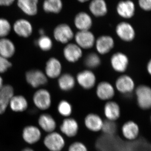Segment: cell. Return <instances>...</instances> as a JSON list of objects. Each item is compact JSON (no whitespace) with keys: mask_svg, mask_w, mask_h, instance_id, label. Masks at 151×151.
<instances>
[{"mask_svg":"<svg viewBox=\"0 0 151 151\" xmlns=\"http://www.w3.org/2000/svg\"><path fill=\"white\" fill-rule=\"evenodd\" d=\"M76 44L82 49L92 48L95 45V36L90 30L78 31L74 35Z\"/></svg>","mask_w":151,"mask_h":151,"instance_id":"obj_5","label":"cell"},{"mask_svg":"<svg viewBox=\"0 0 151 151\" xmlns=\"http://www.w3.org/2000/svg\"><path fill=\"white\" fill-rule=\"evenodd\" d=\"M9 106L14 112H22L27 110L28 103L24 96L14 95L11 99Z\"/></svg>","mask_w":151,"mask_h":151,"instance_id":"obj_27","label":"cell"},{"mask_svg":"<svg viewBox=\"0 0 151 151\" xmlns=\"http://www.w3.org/2000/svg\"><path fill=\"white\" fill-rule=\"evenodd\" d=\"M38 124L45 132L50 133L55 132L56 128V123L54 118L47 113H44L40 116Z\"/></svg>","mask_w":151,"mask_h":151,"instance_id":"obj_26","label":"cell"},{"mask_svg":"<svg viewBox=\"0 0 151 151\" xmlns=\"http://www.w3.org/2000/svg\"><path fill=\"white\" fill-rule=\"evenodd\" d=\"M77 1H78L79 2L81 3H84L88 1H89V0H77Z\"/></svg>","mask_w":151,"mask_h":151,"instance_id":"obj_44","label":"cell"},{"mask_svg":"<svg viewBox=\"0 0 151 151\" xmlns=\"http://www.w3.org/2000/svg\"><path fill=\"white\" fill-rule=\"evenodd\" d=\"M33 102L36 107L40 110H47L51 105V94L46 89H38L33 96Z\"/></svg>","mask_w":151,"mask_h":151,"instance_id":"obj_4","label":"cell"},{"mask_svg":"<svg viewBox=\"0 0 151 151\" xmlns=\"http://www.w3.org/2000/svg\"><path fill=\"white\" fill-rule=\"evenodd\" d=\"M42 7L47 13L58 14L62 11L63 3L62 0H45Z\"/></svg>","mask_w":151,"mask_h":151,"instance_id":"obj_30","label":"cell"},{"mask_svg":"<svg viewBox=\"0 0 151 151\" xmlns=\"http://www.w3.org/2000/svg\"></svg>","mask_w":151,"mask_h":151,"instance_id":"obj_45","label":"cell"},{"mask_svg":"<svg viewBox=\"0 0 151 151\" xmlns=\"http://www.w3.org/2000/svg\"><path fill=\"white\" fill-rule=\"evenodd\" d=\"M76 80L79 86L86 90L92 89L96 83V76L90 70H85L80 71L76 76Z\"/></svg>","mask_w":151,"mask_h":151,"instance_id":"obj_9","label":"cell"},{"mask_svg":"<svg viewBox=\"0 0 151 151\" xmlns=\"http://www.w3.org/2000/svg\"><path fill=\"white\" fill-rule=\"evenodd\" d=\"M64 58L68 62L74 63L77 62L83 55L82 49L76 43H68L63 50Z\"/></svg>","mask_w":151,"mask_h":151,"instance_id":"obj_13","label":"cell"},{"mask_svg":"<svg viewBox=\"0 0 151 151\" xmlns=\"http://www.w3.org/2000/svg\"><path fill=\"white\" fill-rule=\"evenodd\" d=\"M106 134L112 135L114 134L117 131V125L115 122L107 120L103 122L102 130Z\"/></svg>","mask_w":151,"mask_h":151,"instance_id":"obj_35","label":"cell"},{"mask_svg":"<svg viewBox=\"0 0 151 151\" xmlns=\"http://www.w3.org/2000/svg\"><path fill=\"white\" fill-rule=\"evenodd\" d=\"M63 134L69 138L75 137L78 134L79 126L77 121L73 118H65L60 127Z\"/></svg>","mask_w":151,"mask_h":151,"instance_id":"obj_16","label":"cell"},{"mask_svg":"<svg viewBox=\"0 0 151 151\" xmlns=\"http://www.w3.org/2000/svg\"><path fill=\"white\" fill-rule=\"evenodd\" d=\"M36 44L37 46L43 51H49L53 46L51 39L46 35L40 36L37 40Z\"/></svg>","mask_w":151,"mask_h":151,"instance_id":"obj_33","label":"cell"},{"mask_svg":"<svg viewBox=\"0 0 151 151\" xmlns=\"http://www.w3.org/2000/svg\"><path fill=\"white\" fill-rule=\"evenodd\" d=\"M104 113L107 120L116 122L121 116V109L116 102L110 100L105 103Z\"/></svg>","mask_w":151,"mask_h":151,"instance_id":"obj_23","label":"cell"},{"mask_svg":"<svg viewBox=\"0 0 151 151\" xmlns=\"http://www.w3.org/2000/svg\"><path fill=\"white\" fill-rule=\"evenodd\" d=\"M147 70L148 73L151 76V59L149 60L147 63Z\"/></svg>","mask_w":151,"mask_h":151,"instance_id":"obj_40","label":"cell"},{"mask_svg":"<svg viewBox=\"0 0 151 151\" xmlns=\"http://www.w3.org/2000/svg\"><path fill=\"white\" fill-rule=\"evenodd\" d=\"M39 33L40 35L41 36L45 35V30L43 29H41L39 30Z\"/></svg>","mask_w":151,"mask_h":151,"instance_id":"obj_42","label":"cell"},{"mask_svg":"<svg viewBox=\"0 0 151 151\" xmlns=\"http://www.w3.org/2000/svg\"><path fill=\"white\" fill-rule=\"evenodd\" d=\"M101 63L100 57L95 52H91L87 55L84 60V65L90 69H93L99 67Z\"/></svg>","mask_w":151,"mask_h":151,"instance_id":"obj_31","label":"cell"},{"mask_svg":"<svg viewBox=\"0 0 151 151\" xmlns=\"http://www.w3.org/2000/svg\"><path fill=\"white\" fill-rule=\"evenodd\" d=\"M68 151H88L85 145L80 142H73L69 146Z\"/></svg>","mask_w":151,"mask_h":151,"instance_id":"obj_37","label":"cell"},{"mask_svg":"<svg viewBox=\"0 0 151 151\" xmlns=\"http://www.w3.org/2000/svg\"><path fill=\"white\" fill-rule=\"evenodd\" d=\"M14 0H0V6H9L14 2Z\"/></svg>","mask_w":151,"mask_h":151,"instance_id":"obj_39","label":"cell"},{"mask_svg":"<svg viewBox=\"0 0 151 151\" xmlns=\"http://www.w3.org/2000/svg\"><path fill=\"white\" fill-rule=\"evenodd\" d=\"M89 12L96 17L105 16L108 12V7L105 0H91L89 5Z\"/></svg>","mask_w":151,"mask_h":151,"instance_id":"obj_22","label":"cell"},{"mask_svg":"<svg viewBox=\"0 0 151 151\" xmlns=\"http://www.w3.org/2000/svg\"><path fill=\"white\" fill-rule=\"evenodd\" d=\"M12 63L0 55V73H4L12 67Z\"/></svg>","mask_w":151,"mask_h":151,"instance_id":"obj_36","label":"cell"},{"mask_svg":"<svg viewBox=\"0 0 151 151\" xmlns=\"http://www.w3.org/2000/svg\"><path fill=\"white\" fill-rule=\"evenodd\" d=\"M16 51L14 44L6 37L0 38V55L9 59L11 58Z\"/></svg>","mask_w":151,"mask_h":151,"instance_id":"obj_25","label":"cell"},{"mask_svg":"<svg viewBox=\"0 0 151 151\" xmlns=\"http://www.w3.org/2000/svg\"><path fill=\"white\" fill-rule=\"evenodd\" d=\"M12 30L9 22L4 18H0V38L6 37Z\"/></svg>","mask_w":151,"mask_h":151,"instance_id":"obj_34","label":"cell"},{"mask_svg":"<svg viewBox=\"0 0 151 151\" xmlns=\"http://www.w3.org/2000/svg\"><path fill=\"white\" fill-rule=\"evenodd\" d=\"M25 78L28 84L34 88L45 85L48 81L45 73L39 69H32L27 71Z\"/></svg>","mask_w":151,"mask_h":151,"instance_id":"obj_6","label":"cell"},{"mask_svg":"<svg viewBox=\"0 0 151 151\" xmlns=\"http://www.w3.org/2000/svg\"><path fill=\"white\" fill-rule=\"evenodd\" d=\"M13 29L16 34L20 37L28 38L32 35V25L29 21L24 19H20L14 23Z\"/></svg>","mask_w":151,"mask_h":151,"instance_id":"obj_18","label":"cell"},{"mask_svg":"<svg viewBox=\"0 0 151 151\" xmlns=\"http://www.w3.org/2000/svg\"><path fill=\"white\" fill-rule=\"evenodd\" d=\"M116 32L119 38L126 42H131L134 40L136 32L129 23L122 22L116 26Z\"/></svg>","mask_w":151,"mask_h":151,"instance_id":"obj_7","label":"cell"},{"mask_svg":"<svg viewBox=\"0 0 151 151\" xmlns=\"http://www.w3.org/2000/svg\"><path fill=\"white\" fill-rule=\"evenodd\" d=\"M38 0H18V6L25 14L34 16L37 12Z\"/></svg>","mask_w":151,"mask_h":151,"instance_id":"obj_29","label":"cell"},{"mask_svg":"<svg viewBox=\"0 0 151 151\" xmlns=\"http://www.w3.org/2000/svg\"><path fill=\"white\" fill-rule=\"evenodd\" d=\"M103 122L102 118L99 115L90 113L86 115L84 120V125L86 128L91 132H97L101 131Z\"/></svg>","mask_w":151,"mask_h":151,"instance_id":"obj_20","label":"cell"},{"mask_svg":"<svg viewBox=\"0 0 151 151\" xmlns=\"http://www.w3.org/2000/svg\"><path fill=\"white\" fill-rule=\"evenodd\" d=\"M53 35L55 39L57 41L67 44L74 38L75 34L69 25L62 23L58 24L55 27L53 30Z\"/></svg>","mask_w":151,"mask_h":151,"instance_id":"obj_3","label":"cell"},{"mask_svg":"<svg viewBox=\"0 0 151 151\" xmlns=\"http://www.w3.org/2000/svg\"><path fill=\"white\" fill-rule=\"evenodd\" d=\"M40 129L34 126H28L23 130L22 138L26 142L32 145L37 142L41 137Z\"/></svg>","mask_w":151,"mask_h":151,"instance_id":"obj_21","label":"cell"},{"mask_svg":"<svg viewBox=\"0 0 151 151\" xmlns=\"http://www.w3.org/2000/svg\"><path fill=\"white\" fill-rule=\"evenodd\" d=\"M44 144L50 151H61L65 146L64 138L58 132L48 133L44 138Z\"/></svg>","mask_w":151,"mask_h":151,"instance_id":"obj_2","label":"cell"},{"mask_svg":"<svg viewBox=\"0 0 151 151\" xmlns=\"http://www.w3.org/2000/svg\"><path fill=\"white\" fill-rule=\"evenodd\" d=\"M122 134L125 139L129 140H134L139 136V129L137 124L133 121H128L122 127Z\"/></svg>","mask_w":151,"mask_h":151,"instance_id":"obj_24","label":"cell"},{"mask_svg":"<svg viewBox=\"0 0 151 151\" xmlns=\"http://www.w3.org/2000/svg\"><path fill=\"white\" fill-rule=\"evenodd\" d=\"M129 58L127 55L121 52L114 53L111 56V64L116 72L123 73L126 72L129 65Z\"/></svg>","mask_w":151,"mask_h":151,"instance_id":"obj_10","label":"cell"},{"mask_svg":"<svg viewBox=\"0 0 151 151\" xmlns=\"http://www.w3.org/2000/svg\"><path fill=\"white\" fill-rule=\"evenodd\" d=\"M22 151H35L32 150V149L29 148H26L24 149Z\"/></svg>","mask_w":151,"mask_h":151,"instance_id":"obj_43","label":"cell"},{"mask_svg":"<svg viewBox=\"0 0 151 151\" xmlns=\"http://www.w3.org/2000/svg\"><path fill=\"white\" fill-rule=\"evenodd\" d=\"M94 46L98 53L104 55L113 49L115 46V41L111 36L102 35L96 40Z\"/></svg>","mask_w":151,"mask_h":151,"instance_id":"obj_11","label":"cell"},{"mask_svg":"<svg viewBox=\"0 0 151 151\" xmlns=\"http://www.w3.org/2000/svg\"><path fill=\"white\" fill-rule=\"evenodd\" d=\"M4 86V81H3L2 77L0 76V89H1Z\"/></svg>","mask_w":151,"mask_h":151,"instance_id":"obj_41","label":"cell"},{"mask_svg":"<svg viewBox=\"0 0 151 151\" xmlns=\"http://www.w3.org/2000/svg\"><path fill=\"white\" fill-rule=\"evenodd\" d=\"M76 78L70 73L61 74L58 78V84L60 89L63 91L72 90L75 86Z\"/></svg>","mask_w":151,"mask_h":151,"instance_id":"obj_28","label":"cell"},{"mask_svg":"<svg viewBox=\"0 0 151 151\" xmlns=\"http://www.w3.org/2000/svg\"><path fill=\"white\" fill-rule=\"evenodd\" d=\"M73 22L78 31L90 30L93 24L92 17L89 14L84 12H81L76 14Z\"/></svg>","mask_w":151,"mask_h":151,"instance_id":"obj_17","label":"cell"},{"mask_svg":"<svg viewBox=\"0 0 151 151\" xmlns=\"http://www.w3.org/2000/svg\"><path fill=\"white\" fill-rule=\"evenodd\" d=\"M14 95V89L10 85H4L0 89V115L5 112Z\"/></svg>","mask_w":151,"mask_h":151,"instance_id":"obj_19","label":"cell"},{"mask_svg":"<svg viewBox=\"0 0 151 151\" xmlns=\"http://www.w3.org/2000/svg\"><path fill=\"white\" fill-rule=\"evenodd\" d=\"M141 8L146 11H151V0H138Z\"/></svg>","mask_w":151,"mask_h":151,"instance_id":"obj_38","label":"cell"},{"mask_svg":"<svg viewBox=\"0 0 151 151\" xmlns=\"http://www.w3.org/2000/svg\"><path fill=\"white\" fill-rule=\"evenodd\" d=\"M116 10L117 14L121 17L131 19L134 15L135 6L131 0L121 1L117 4Z\"/></svg>","mask_w":151,"mask_h":151,"instance_id":"obj_15","label":"cell"},{"mask_svg":"<svg viewBox=\"0 0 151 151\" xmlns=\"http://www.w3.org/2000/svg\"><path fill=\"white\" fill-rule=\"evenodd\" d=\"M135 91L139 107L143 110L151 109V87L141 84L135 88Z\"/></svg>","mask_w":151,"mask_h":151,"instance_id":"obj_1","label":"cell"},{"mask_svg":"<svg viewBox=\"0 0 151 151\" xmlns=\"http://www.w3.org/2000/svg\"><path fill=\"white\" fill-rule=\"evenodd\" d=\"M115 87L121 94H129L135 90V82L130 76L123 74L116 79Z\"/></svg>","mask_w":151,"mask_h":151,"instance_id":"obj_8","label":"cell"},{"mask_svg":"<svg viewBox=\"0 0 151 151\" xmlns=\"http://www.w3.org/2000/svg\"><path fill=\"white\" fill-rule=\"evenodd\" d=\"M97 97L103 101H110L115 95V89L111 83L106 81H101L96 87Z\"/></svg>","mask_w":151,"mask_h":151,"instance_id":"obj_12","label":"cell"},{"mask_svg":"<svg viewBox=\"0 0 151 151\" xmlns=\"http://www.w3.org/2000/svg\"><path fill=\"white\" fill-rule=\"evenodd\" d=\"M62 69V64L59 60L52 57L47 61L44 73L47 78L54 79L61 75Z\"/></svg>","mask_w":151,"mask_h":151,"instance_id":"obj_14","label":"cell"},{"mask_svg":"<svg viewBox=\"0 0 151 151\" xmlns=\"http://www.w3.org/2000/svg\"><path fill=\"white\" fill-rule=\"evenodd\" d=\"M58 111L61 116L65 118H68L72 113V107L68 101L62 100L58 103Z\"/></svg>","mask_w":151,"mask_h":151,"instance_id":"obj_32","label":"cell"}]
</instances>
